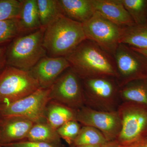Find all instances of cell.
<instances>
[{"instance_id": "cell-1", "label": "cell", "mask_w": 147, "mask_h": 147, "mask_svg": "<svg viewBox=\"0 0 147 147\" xmlns=\"http://www.w3.org/2000/svg\"><path fill=\"white\" fill-rule=\"evenodd\" d=\"M65 57L70 63V68L82 79L117 78L114 56L90 40H84Z\"/></svg>"}, {"instance_id": "cell-2", "label": "cell", "mask_w": 147, "mask_h": 147, "mask_svg": "<svg viewBox=\"0 0 147 147\" xmlns=\"http://www.w3.org/2000/svg\"><path fill=\"white\" fill-rule=\"evenodd\" d=\"M86 39L83 24L61 15L45 28L43 46L48 57H65Z\"/></svg>"}, {"instance_id": "cell-3", "label": "cell", "mask_w": 147, "mask_h": 147, "mask_svg": "<svg viewBox=\"0 0 147 147\" xmlns=\"http://www.w3.org/2000/svg\"><path fill=\"white\" fill-rule=\"evenodd\" d=\"M45 29L18 36L9 43L6 51L7 65L29 71L47 56L43 46Z\"/></svg>"}, {"instance_id": "cell-4", "label": "cell", "mask_w": 147, "mask_h": 147, "mask_svg": "<svg viewBox=\"0 0 147 147\" xmlns=\"http://www.w3.org/2000/svg\"><path fill=\"white\" fill-rule=\"evenodd\" d=\"M40 88L28 71L7 65L0 73V108L31 94Z\"/></svg>"}, {"instance_id": "cell-5", "label": "cell", "mask_w": 147, "mask_h": 147, "mask_svg": "<svg viewBox=\"0 0 147 147\" xmlns=\"http://www.w3.org/2000/svg\"><path fill=\"white\" fill-rule=\"evenodd\" d=\"M121 129L117 142L128 144L147 137V108L137 103L124 102L117 109Z\"/></svg>"}, {"instance_id": "cell-6", "label": "cell", "mask_w": 147, "mask_h": 147, "mask_svg": "<svg viewBox=\"0 0 147 147\" xmlns=\"http://www.w3.org/2000/svg\"><path fill=\"white\" fill-rule=\"evenodd\" d=\"M86 104L95 110L116 111L120 87L115 78H89L82 79Z\"/></svg>"}, {"instance_id": "cell-7", "label": "cell", "mask_w": 147, "mask_h": 147, "mask_svg": "<svg viewBox=\"0 0 147 147\" xmlns=\"http://www.w3.org/2000/svg\"><path fill=\"white\" fill-rule=\"evenodd\" d=\"M50 89L40 88L31 94L0 108V117H20L35 123L46 121V107L51 100Z\"/></svg>"}, {"instance_id": "cell-8", "label": "cell", "mask_w": 147, "mask_h": 147, "mask_svg": "<svg viewBox=\"0 0 147 147\" xmlns=\"http://www.w3.org/2000/svg\"><path fill=\"white\" fill-rule=\"evenodd\" d=\"M120 88L147 78V59L128 45L120 43L114 55Z\"/></svg>"}, {"instance_id": "cell-9", "label": "cell", "mask_w": 147, "mask_h": 147, "mask_svg": "<svg viewBox=\"0 0 147 147\" xmlns=\"http://www.w3.org/2000/svg\"><path fill=\"white\" fill-rule=\"evenodd\" d=\"M83 26L86 39L96 43L114 57L120 42L122 28L112 23L97 11L83 24Z\"/></svg>"}, {"instance_id": "cell-10", "label": "cell", "mask_w": 147, "mask_h": 147, "mask_svg": "<svg viewBox=\"0 0 147 147\" xmlns=\"http://www.w3.org/2000/svg\"><path fill=\"white\" fill-rule=\"evenodd\" d=\"M50 89L51 100L76 111L85 106L86 98L82 79L70 67L58 77Z\"/></svg>"}, {"instance_id": "cell-11", "label": "cell", "mask_w": 147, "mask_h": 147, "mask_svg": "<svg viewBox=\"0 0 147 147\" xmlns=\"http://www.w3.org/2000/svg\"><path fill=\"white\" fill-rule=\"evenodd\" d=\"M76 120L84 126L98 129L108 141L116 140L121 129V120L118 110L100 111L84 106L76 111Z\"/></svg>"}, {"instance_id": "cell-12", "label": "cell", "mask_w": 147, "mask_h": 147, "mask_svg": "<svg viewBox=\"0 0 147 147\" xmlns=\"http://www.w3.org/2000/svg\"><path fill=\"white\" fill-rule=\"evenodd\" d=\"M70 64L65 57L42 58L28 71L42 88H50L58 77Z\"/></svg>"}, {"instance_id": "cell-13", "label": "cell", "mask_w": 147, "mask_h": 147, "mask_svg": "<svg viewBox=\"0 0 147 147\" xmlns=\"http://www.w3.org/2000/svg\"><path fill=\"white\" fill-rule=\"evenodd\" d=\"M35 123L20 117H0V146L26 140Z\"/></svg>"}, {"instance_id": "cell-14", "label": "cell", "mask_w": 147, "mask_h": 147, "mask_svg": "<svg viewBox=\"0 0 147 147\" xmlns=\"http://www.w3.org/2000/svg\"><path fill=\"white\" fill-rule=\"evenodd\" d=\"M95 11L121 28L135 24L121 0H92Z\"/></svg>"}, {"instance_id": "cell-15", "label": "cell", "mask_w": 147, "mask_h": 147, "mask_svg": "<svg viewBox=\"0 0 147 147\" xmlns=\"http://www.w3.org/2000/svg\"><path fill=\"white\" fill-rule=\"evenodd\" d=\"M62 14L83 24L89 20L95 11L92 0H58Z\"/></svg>"}, {"instance_id": "cell-16", "label": "cell", "mask_w": 147, "mask_h": 147, "mask_svg": "<svg viewBox=\"0 0 147 147\" xmlns=\"http://www.w3.org/2000/svg\"><path fill=\"white\" fill-rule=\"evenodd\" d=\"M22 5L18 18L21 35L28 34L42 28L37 0H21Z\"/></svg>"}, {"instance_id": "cell-17", "label": "cell", "mask_w": 147, "mask_h": 147, "mask_svg": "<svg viewBox=\"0 0 147 147\" xmlns=\"http://www.w3.org/2000/svg\"><path fill=\"white\" fill-rule=\"evenodd\" d=\"M76 110L55 100L48 102L45 113L46 122L55 129L71 120H76Z\"/></svg>"}, {"instance_id": "cell-18", "label": "cell", "mask_w": 147, "mask_h": 147, "mask_svg": "<svg viewBox=\"0 0 147 147\" xmlns=\"http://www.w3.org/2000/svg\"><path fill=\"white\" fill-rule=\"evenodd\" d=\"M119 94L124 102L137 103L147 108V82L146 79L133 81L120 88Z\"/></svg>"}, {"instance_id": "cell-19", "label": "cell", "mask_w": 147, "mask_h": 147, "mask_svg": "<svg viewBox=\"0 0 147 147\" xmlns=\"http://www.w3.org/2000/svg\"><path fill=\"white\" fill-rule=\"evenodd\" d=\"M139 49H147V24L123 28L120 42Z\"/></svg>"}, {"instance_id": "cell-20", "label": "cell", "mask_w": 147, "mask_h": 147, "mask_svg": "<svg viewBox=\"0 0 147 147\" xmlns=\"http://www.w3.org/2000/svg\"><path fill=\"white\" fill-rule=\"evenodd\" d=\"M61 139L57 130L45 121L35 123L26 140L61 145Z\"/></svg>"}, {"instance_id": "cell-21", "label": "cell", "mask_w": 147, "mask_h": 147, "mask_svg": "<svg viewBox=\"0 0 147 147\" xmlns=\"http://www.w3.org/2000/svg\"><path fill=\"white\" fill-rule=\"evenodd\" d=\"M40 20L45 28L62 14L58 0H37Z\"/></svg>"}, {"instance_id": "cell-22", "label": "cell", "mask_w": 147, "mask_h": 147, "mask_svg": "<svg viewBox=\"0 0 147 147\" xmlns=\"http://www.w3.org/2000/svg\"><path fill=\"white\" fill-rule=\"evenodd\" d=\"M107 142L103 134L98 129L92 127H82L73 144L81 146H101Z\"/></svg>"}, {"instance_id": "cell-23", "label": "cell", "mask_w": 147, "mask_h": 147, "mask_svg": "<svg viewBox=\"0 0 147 147\" xmlns=\"http://www.w3.org/2000/svg\"><path fill=\"white\" fill-rule=\"evenodd\" d=\"M135 24H147V0H121Z\"/></svg>"}, {"instance_id": "cell-24", "label": "cell", "mask_w": 147, "mask_h": 147, "mask_svg": "<svg viewBox=\"0 0 147 147\" xmlns=\"http://www.w3.org/2000/svg\"><path fill=\"white\" fill-rule=\"evenodd\" d=\"M21 35L18 18L0 21V44L10 43Z\"/></svg>"}, {"instance_id": "cell-25", "label": "cell", "mask_w": 147, "mask_h": 147, "mask_svg": "<svg viewBox=\"0 0 147 147\" xmlns=\"http://www.w3.org/2000/svg\"><path fill=\"white\" fill-rule=\"evenodd\" d=\"M21 0H0V21L18 18Z\"/></svg>"}, {"instance_id": "cell-26", "label": "cell", "mask_w": 147, "mask_h": 147, "mask_svg": "<svg viewBox=\"0 0 147 147\" xmlns=\"http://www.w3.org/2000/svg\"><path fill=\"white\" fill-rule=\"evenodd\" d=\"M81 124L78 121L71 120L66 123L57 129L61 138L69 145L73 144L81 129Z\"/></svg>"}, {"instance_id": "cell-27", "label": "cell", "mask_w": 147, "mask_h": 147, "mask_svg": "<svg viewBox=\"0 0 147 147\" xmlns=\"http://www.w3.org/2000/svg\"><path fill=\"white\" fill-rule=\"evenodd\" d=\"M2 146L6 147H63L62 145L54 144L45 142H34V141L24 140L14 142Z\"/></svg>"}, {"instance_id": "cell-28", "label": "cell", "mask_w": 147, "mask_h": 147, "mask_svg": "<svg viewBox=\"0 0 147 147\" xmlns=\"http://www.w3.org/2000/svg\"><path fill=\"white\" fill-rule=\"evenodd\" d=\"M6 51V46L0 47V73L7 66Z\"/></svg>"}, {"instance_id": "cell-29", "label": "cell", "mask_w": 147, "mask_h": 147, "mask_svg": "<svg viewBox=\"0 0 147 147\" xmlns=\"http://www.w3.org/2000/svg\"><path fill=\"white\" fill-rule=\"evenodd\" d=\"M119 147H147V138L141 139L128 144H119Z\"/></svg>"}, {"instance_id": "cell-30", "label": "cell", "mask_w": 147, "mask_h": 147, "mask_svg": "<svg viewBox=\"0 0 147 147\" xmlns=\"http://www.w3.org/2000/svg\"><path fill=\"white\" fill-rule=\"evenodd\" d=\"M100 147H119V144L117 140L108 141L100 146Z\"/></svg>"}, {"instance_id": "cell-31", "label": "cell", "mask_w": 147, "mask_h": 147, "mask_svg": "<svg viewBox=\"0 0 147 147\" xmlns=\"http://www.w3.org/2000/svg\"><path fill=\"white\" fill-rule=\"evenodd\" d=\"M131 47L133 50L144 55L147 59V49H139L135 48V47Z\"/></svg>"}, {"instance_id": "cell-32", "label": "cell", "mask_w": 147, "mask_h": 147, "mask_svg": "<svg viewBox=\"0 0 147 147\" xmlns=\"http://www.w3.org/2000/svg\"><path fill=\"white\" fill-rule=\"evenodd\" d=\"M100 146H81L76 147H100Z\"/></svg>"}, {"instance_id": "cell-33", "label": "cell", "mask_w": 147, "mask_h": 147, "mask_svg": "<svg viewBox=\"0 0 147 147\" xmlns=\"http://www.w3.org/2000/svg\"><path fill=\"white\" fill-rule=\"evenodd\" d=\"M69 147H76L75 146H74V144H73L70 145V146H69Z\"/></svg>"}, {"instance_id": "cell-34", "label": "cell", "mask_w": 147, "mask_h": 147, "mask_svg": "<svg viewBox=\"0 0 147 147\" xmlns=\"http://www.w3.org/2000/svg\"><path fill=\"white\" fill-rule=\"evenodd\" d=\"M0 147H6L2 146H0Z\"/></svg>"}, {"instance_id": "cell-35", "label": "cell", "mask_w": 147, "mask_h": 147, "mask_svg": "<svg viewBox=\"0 0 147 147\" xmlns=\"http://www.w3.org/2000/svg\"><path fill=\"white\" fill-rule=\"evenodd\" d=\"M146 81L147 82V78H146Z\"/></svg>"}, {"instance_id": "cell-36", "label": "cell", "mask_w": 147, "mask_h": 147, "mask_svg": "<svg viewBox=\"0 0 147 147\" xmlns=\"http://www.w3.org/2000/svg\"><path fill=\"white\" fill-rule=\"evenodd\" d=\"M146 138H147V137H146Z\"/></svg>"}]
</instances>
